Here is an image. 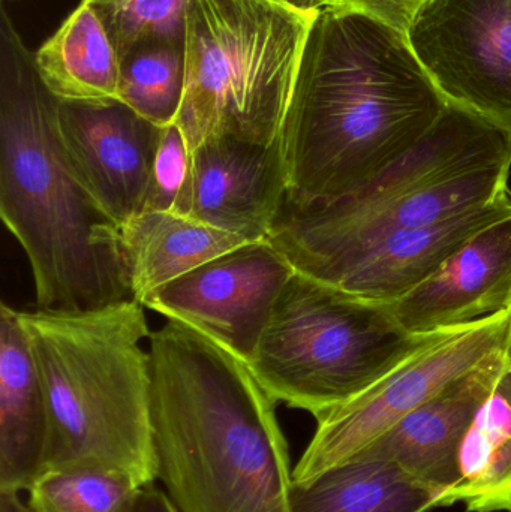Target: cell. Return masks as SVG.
I'll return each instance as SVG.
<instances>
[{"label":"cell","mask_w":511,"mask_h":512,"mask_svg":"<svg viewBox=\"0 0 511 512\" xmlns=\"http://www.w3.org/2000/svg\"><path fill=\"white\" fill-rule=\"evenodd\" d=\"M440 495L378 457L356 456L305 483H293V512H428Z\"/></svg>","instance_id":"obj_18"},{"label":"cell","mask_w":511,"mask_h":512,"mask_svg":"<svg viewBox=\"0 0 511 512\" xmlns=\"http://www.w3.org/2000/svg\"><path fill=\"white\" fill-rule=\"evenodd\" d=\"M447 107L405 33L356 12H318L281 137L288 203L362 188L419 144Z\"/></svg>","instance_id":"obj_1"},{"label":"cell","mask_w":511,"mask_h":512,"mask_svg":"<svg viewBox=\"0 0 511 512\" xmlns=\"http://www.w3.org/2000/svg\"><path fill=\"white\" fill-rule=\"evenodd\" d=\"M437 334L408 333L390 303L296 270L246 364L272 400L318 421L365 393Z\"/></svg>","instance_id":"obj_7"},{"label":"cell","mask_w":511,"mask_h":512,"mask_svg":"<svg viewBox=\"0 0 511 512\" xmlns=\"http://www.w3.org/2000/svg\"><path fill=\"white\" fill-rule=\"evenodd\" d=\"M156 481L180 512H293L276 402L248 364L188 325L149 337Z\"/></svg>","instance_id":"obj_2"},{"label":"cell","mask_w":511,"mask_h":512,"mask_svg":"<svg viewBox=\"0 0 511 512\" xmlns=\"http://www.w3.org/2000/svg\"><path fill=\"white\" fill-rule=\"evenodd\" d=\"M509 336V310L440 331L365 393L317 421L311 442L294 466V483L312 480L362 453L449 382L507 349Z\"/></svg>","instance_id":"obj_8"},{"label":"cell","mask_w":511,"mask_h":512,"mask_svg":"<svg viewBox=\"0 0 511 512\" xmlns=\"http://www.w3.org/2000/svg\"><path fill=\"white\" fill-rule=\"evenodd\" d=\"M510 300L511 216H507L468 240L390 307L408 333L428 336L503 312Z\"/></svg>","instance_id":"obj_14"},{"label":"cell","mask_w":511,"mask_h":512,"mask_svg":"<svg viewBox=\"0 0 511 512\" xmlns=\"http://www.w3.org/2000/svg\"><path fill=\"white\" fill-rule=\"evenodd\" d=\"M191 150L176 123L162 128L153 159L144 212H173L191 174Z\"/></svg>","instance_id":"obj_24"},{"label":"cell","mask_w":511,"mask_h":512,"mask_svg":"<svg viewBox=\"0 0 511 512\" xmlns=\"http://www.w3.org/2000/svg\"><path fill=\"white\" fill-rule=\"evenodd\" d=\"M44 86L9 12H0V215L29 259L36 309H99L134 300L119 228L69 170Z\"/></svg>","instance_id":"obj_3"},{"label":"cell","mask_w":511,"mask_h":512,"mask_svg":"<svg viewBox=\"0 0 511 512\" xmlns=\"http://www.w3.org/2000/svg\"><path fill=\"white\" fill-rule=\"evenodd\" d=\"M429 0H305L306 12H356L368 15L407 35L413 21Z\"/></svg>","instance_id":"obj_25"},{"label":"cell","mask_w":511,"mask_h":512,"mask_svg":"<svg viewBox=\"0 0 511 512\" xmlns=\"http://www.w3.org/2000/svg\"><path fill=\"white\" fill-rule=\"evenodd\" d=\"M56 128L69 170L111 224L144 212L161 126L120 99H57Z\"/></svg>","instance_id":"obj_11"},{"label":"cell","mask_w":511,"mask_h":512,"mask_svg":"<svg viewBox=\"0 0 511 512\" xmlns=\"http://www.w3.org/2000/svg\"><path fill=\"white\" fill-rule=\"evenodd\" d=\"M407 38L450 104L511 137V0H429Z\"/></svg>","instance_id":"obj_9"},{"label":"cell","mask_w":511,"mask_h":512,"mask_svg":"<svg viewBox=\"0 0 511 512\" xmlns=\"http://www.w3.org/2000/svg\"><path fill=\"white\" fill-rule=\"evenodd\" d=\"M459 480L441 507L470 512H511V367L480 406L461 444Z\"/></svg>","instance_id":"obj_20"},{"label":"cell","mask_w":511,"mask_h":512,"mask_svg":"<svg viewBox=\"0 0 511 512\" xmlns=\"http://www.w3.org/2000/svg\"><path fill=\"white\" fill-rule=\"evenodd\" d=\"M96 12L119 57L143 44H185L189 0H84Z\"/></svg>","instance_id":"obj_23"},{"label":"cell","mask_w":511,"mask_h":512,"mask_svg":"<svg viewBox=\"0 0 511 512\" xmlns=\"http://www.w3.org/2000/svg\"><path fill=\"white\" fill-rule=\"evenodd\" d=\"M185 87V44L152 42L120 57V101L161 128L176 123Z\"/></svg>","instance_id":"obj_21"},{"label":"cell","mask_w":511,"mask_h":512,"mask_svg":"<svg viewBox=\"0 0 511 512\" xmlns=\"http://www.w3.org/2000/svg\"><path fill=\"white\" fill-rule=\"evenodd\" d=\"M35 65L44 86L60 101L119 99V53L84 0L35 51Z\"/></svg>","instance_id":"obj_19"},{"label":"cell","mask_w":511,"mask_h":512,"mask_svg":"<svg viewBox=\"0 0 511 512\" xmlns=\"http://www.w3.org/2000/svg\"><path fill=\"white\" fill-rule=\"evenodd\" d=\"M315 15L275 0H189L176 125L191 152L216 138L281 141Z\"/></svg>","instance_id":"obj_6"},{"label":"cell","mask_w":511,"mask_h":512,"mask_svg":"<svg viewBox=\"0 0 511 512\" xmlns=\"http://www.w3.org/2000/svg\"><path fill=\"white\" fill-rule=\"evenodd\" d=\"M507 216H511L510 189L491 203L444 221L392 234L345 262L323 282L366 300L392 303L425 282L468 240Z\"/></svg>","instance_id":"obj_15"},{"label":"cell","mask_w":511,"mask_h":512,"mask_svg":"<svg viewBox=\"0 0 511 512\" xmlns=\"http://www.w3.org/2000/svg\"><path fill=\"white\" fill-rule=\"evenodd\" d=\"M48 409L20 312L0 306V492H27L44 469Z\"/></svg>","instance_id":"obj_16"},{"label":"cell","mask_w":511,"mask_h":512,"mask_svg":"<svg viewBox=\"0 0 511 512\" xmlns=\"http://www.w3.org/2000/svg\"><path fill=\"white\" fill-rule=\"evenodd\" d=\"M511 137L450 104L410 152L332 201L285 203L270 242L300 273L324 280L380 240L444 221L509 191Z\"/></svg>","instance_id":"obj_5"},{"label":"cell","mask_w":511,"mask_h":512,"mask_svg":"<svg viewBox=\"0 0 511 512\" xmlns=\"http://www.w3.org/2000/svg\"><path fill=\"white\" fill-rule=\"evenodd\" d=\"M275 2L282 3V5L291 6V8L299 9V11L306 12L305 0H275ZM311 14V12H309Z\"/></svg>","instance_id":"obj_28"},{"label":"cell","mask_w":511,"mask_h":512,"mask_svg":"<svg viewBox=\"0 0 511 512\" xmlns=\"http://www.w3.org/2000/svg\"><path fill=\"white\" fill-rule=\"evenodd\" d=\"M137 481L102 468H60L41 472L27 493L30 512H131Z\"/></svg>","instance_id":"obj_22"},{"label":"cell","mask_w":511,"mask_h":512,"mask_svg":"<svg viewBox=\"0 0 511 512\" xmlns=\"http://www.w3.org/2000/svg\"><path fill=\"white\" fill-rule=\"evenodd\" d=\"M294 273L270 240L249 242L153 289L141 304L248 363L276 298Z\"/></svg>","instance_id":"obj_10"},{"label":"cell","mask_w":511,"mask_h":512,"mask_svg":"<svg viewBox=\"0 0 511 512\" xmlns=\"http://www.w3.org/2000/svg\"><path fill=\"white\" fill-rule=\"evenodd\" d=\"M48 409L44 469L102 468L156 483L150 337L140 301L20 312Z\"/></svg>","instance_id":"obj_4"},{"label":"cell","mask_w":511,"mask_h":512,"mask_svg":"<svg viewBox=\"0 0 511 512\" xmlns=\"http://www.w3.org/2000/svg\"><path fill=\"white\" fill-rule=\"evenodd\" d=\"M507 310H509V313H510V336H509V343H507L506 357H507V366L511 367V300H510L509 307H507Z\"/></svg>","instance_id":"obj_29"},{"label":"cell","mask_w":511,"mask_h":512,"mask_svg":"<svg viewBox=\"0 0 511 512\" xmlns=\"http://www.w3.org/2000/svg\"><path fill=\"white\" fill-rule=\"evenodd\" d=\"M0 512H30L17 492H0Z\"/></svg>","instance_id":"obj_27"},{"label":"cell","mask_w":511,"mask_h":512,"mask_svg":"<svg viewBox=\"0 0 511 512\" xmlns=\"http://www.w3.org/2000/svg\"><path fill=\"white\" fill-rule=\"evenodd\" d=\"M245 243V237L173 212L146 210L119 228L126 279L140 303L153 289Z\"/></svg>","instance_id":"obj_17"},{"label":"cell","mask_w":511,"mask_h":512,"mask_svg":"<svg viewBox=\"0 0 511 512\" xmlns=\"http://www.w3.org/2000/svg\"><path fill=\"white\" fill-rule=\"evenodd\" d=\"M507 349L449 382L357 456L390 460L441 498L459 480L462 441L507 367ZM356 457V456H354ZM350 460V459H348Z\"/></svg>","instance_id":"obj_13"},{"label":"cell","mask_w":511,"mask_h":512,"mask_svg":"<svg viewBox=\"0 0 511 512\" xmlns=\"http://www.w3.org/2000/svg\"><path fill=\"white\" fill-rule=\"evenodd\" d=\"M191 174L173 213L245 237L269 240L288 197L282 143L216 138L191 152Z\"/></svg>","instance_id":"obj_12"},{"label":"cell","mask_w":511,"mask_h":512,"mask_svg":"<svg viewBox=\"0 0 511 512\" xmlns=\"http://www.w3.org/2000/svg\"><path fill=\"white\" fill-rule=\"evenodd\" d=\"M131 512H180L165 490L155 484L141 487L135 496Z\"/></svg>","instance_id":"obj_26"}]
</instances>
